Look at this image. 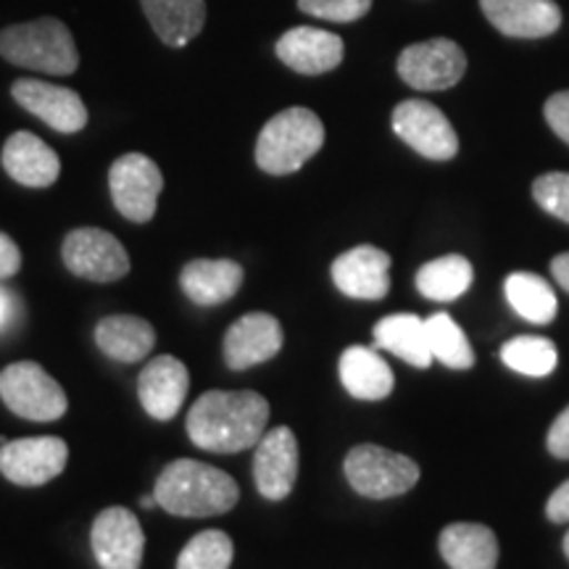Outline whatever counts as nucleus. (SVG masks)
I'll return each instance as SVG.
<instances>
[{"label": "nucleus", "mask_w": 569, "mask_h": 569, "mask_svg": "<svg viewBox=\"0 0 569 569\" xmlns=\"http://www.w3.org/2000/svg\"><path fill=\"white\" fill-rule=\"evenodd\" d=\"M269 403L253 390H209L188 411V436L211 453H240L267 432Z\"/></svg>", "instance_id": "1"}, {"label": "nucleus", "mask_w": 569, "mask_h": 569, "mask_svg": "<svg viewBox=\"0 0 569 569\" xmlns=\"http://www.w3.org/2000/svg\"><path fill=\"white\" fill-rule=\"evenodd\" d=\"M156 503L174 517L203 519L230 511L240 498V488L219 467L196 459H177L163 467L153 488Z\"/></svg>", "instance_id": "2"}, {"label": "nucleus", "mask_w": 569, "mask_h": 569, "mask_svg": "<svg viewBox=\"0 0 569 569\" xmlns=\"http://www.w3.org/2000/svg\"><path fill=\"white\" fill-rule=\"evenodd\" d=\"M325 146V124L315 111L293 106L269 119L256 140V163L267 174H293Z\"/></svg>", "instance_id": "3"}, {"label": "nucleus", "mask_w": 569, "mask_h": 569, "mask_svg": "<svg viewBox=\"0 0 569 569\" xmlns=\"http://www.w3.org/2000/svg\"><path fill=\"white\" fill-rule=\"evenodd\" d=\"M0 56L17 67L42 74H74L80 67V51L69 27L59 19H34L6 27L0 32Z\"/></svg>", "instance_id": "4"}, {"label": "nucleus", "mask_w": 569, "mask_h": 569, "mask_svg": "<svg viewBox=\"0 0 569 569\" xmlns=\"http://www.w3.org/2000/svg\"><path fill=\"white\" fill-rule=\"evenodd\" d=\"M0 398L30 422H56L69 409L63 388L34 361H13L0 372Z\"/></svg>", "instance_id": "5"}, {"label": "nucleus", "mask_w": 569, "mask_h": 569, "mask_svg": "<svg viewBox=\"0 0 569 569\" xmlns=\"http://www.w3.org/2000/svg\"><path fill=\"white\" fill-rule=\"evenodd\" d=\"M343 469L356 493L367 498L403 496L419 480V467L415 459L369 443L351 448Z\"/></svg>", "instance_id": "6"}, {"label": "nucleus", "mask_w": 569, "mask_h": 569, "mask_svg": "<svg viewBox=\"0 0 569 569\" xmlns=\"http://www.w3.org/2000/svg\"><path fill=\"white\" fill-rule=\"evenodd\" d=\"M111 201L124 219L146 224L156 217V206L163 190L159 163L146 153H124L109 169Z\"/></svg>", "instance_id": "7"}, {"label": "nucleus", "mask_w": 569, "mask_h": 569, "mask_svg": "<svg viewBox=\"0 0 569 569\" xmlns=\"http://www.w3.org/2000/svg\"><path fill=\"white\" fill-rule=\"evenodd\" d=\"M61 259L71 274L90 282H117L130 274V253L111 232L80 227L63 238Z\"/></svg>", "instance_id": "8"}, {"label": "nucleus", "mask_w": 569, "mask_h": 569, "mask_svg": "<svg viewBox=\"0 0 569 569\" xmlns=\"http://www.w3.org/2000/svg\"><path fill=\"white\" fill-rule=\"evenodd\" d=\"M467 71V56L453 40L432 38L403 48L398 56V74L415 90H448Z\"/></svg>", "instance_id": "9"}, {"label": "nucleus", "mask_w": 569, "mask_h": 569, "mask_svg": "<svg viewBox=\"0 0 569 569\" xmlns=\"http://www.w3.org/2000/svg\"><path fill=\"white\" fill-rule=\"evenodd\" d=\"M69 446L56 436L19 438L0 446V472L21 488H38L59 478L67 467Z\"/></svg>", "instance_id": "10"}, {"label": "nucleus", "mask_w": 569, "mask_h": 569, "mask_svg": "<svg viewBox=\"0 0 569 569\" xmlns=\"http://www.w3.org/2000/svg\"><path fill=\"white\" fill-rule=\"evenodd\" d=\"M393 132L425 159L448 161L459 153V138L446 113L417 98L396 106Z\"/></svg>", "instance_id": "11"}, {"label": "nucleus", "mask_w": 569, "mask_h": 569, "mask_svg": "<svg viewBox=\"0 0 569 569\" xmlns=\"http://www.w3.org/2000/svg\"><path fill=\"white\" fill-rule=\"evenodd\" d=\"M90 543L101 569H140L146 532L130 509L109 507L92 522Z\"/></svg>", "instance_id": "12"}, {"label": "nucleus", "mask_w": 569, "mask_h": 569, "mask_svg": "<svg viewBox=\"0 0 569 569\" xmlns=\"http://www.w3.org/2000/svg\"><path fill=\"white\" fill-rule=\"evenodd\" d=\"M253 480L259 493L269 501L290 496L298 480V440L290 427H272L256 443Z\"/></svg>", "instance_id": "13"}, {"label": "nucleus", "mask_w": 569, "mask_h": 569, "mask_svg": "<svg viewBox=\"0 0 569 569\" xmlns=\"http://www.w3.org/2000/svg\"><path fill=\"white\" fill-rule=\"evenodd\" d=\"M11 96L21 109L34 113L40 122H46L56 132L74 134L88 124V106L74 90L61 88V84L17 80L11 84Z\"/></svg>", "instance_id": "14"}, {"label": "nucleus", "mask_w": 569, "mask_h": 569, "mask_svg": "<svg viewBox=\"0 0 569 569\" xmlns=\"http://www.w3.org/2000/svg\"><path fill=\"white\" fill-rule=\"evenodd\" d=\"M338 290L356 301H380L390 290V256L382 248L356 246L332 261Z\"/></svg>", "instance_id": "15"}, {"label": "nucleus", "mask_w": 569, "mask_h": 569, "mask_svg": "<svg viewBox=\"0 0 569 569\" xmlns=\"http://www.w3.org/2000/svg\"><path fill=\"white\" fill-rule=\"evenodd\" d=\"M190 390L188 367L177 356H156L138 377L142 409L159 422H169L182 409Z\"/></svg>", "instance_id": "16"}, {"label": "nucleus", "mask_w": 569, "mask_h": 569, "mask_svg": "<svg viewBox=\"0 0 569 569\" xmlns=\"http://www.w3.org/2000/svg\"><path fill=\"white\" fill-rule=\"evenodd\" d=\"M282 348V327L272 315L253 311L240 317L224 336V361L227 367L240 372L256 365L274 359Z\"/></svg>", "instance_id": "17"}, {"label": "nucleus", "mask_w": 569, "mask_h": 569, "mask_svg": "<svg viewBox=\"0 0 569 569\" xmlns=\"http://www.w3.org/2000/svg\"><path fill=\"white\" fill-rule=\"evenodd\" d=\"M490 24L507 38H549L561 27V9L553 0H480Z\"/></svg>", "instance_id": "18"}, {"label": "nucleus", "mask_w": 569, "mask_h": 569, "mask_svg": "<svg viewBox=\"0 0 569 569\" xmlns=\"http://www.w3.org/2000/svg\"><path fill=\"white\" fill-rule=\"evenodd\" d=\"M277 59L298 74H327L343 61V40L317 27H296L277 40Z\"/></svg>", "instance_id": "19"}, {"label": "nucleus", "mask_w": 569, "mask_h": 569, "mask_svg": "<svg viewBox=\"0 0 569 569\" xmlns=\"http://www.w3.org/2000/svg\"><path fill=\"white\" fill-rule=\"evenodd\" d=\"M0 161L6 174L24 188H51L61 174L59 153L32 132H13L6 140Z\"/></svg>", "instance_id": "20"}, {"label": "nucleus", "mask_w": 569, "mask_h": 569, "mask_svg": "<svg viewBox=\"0 0 569 569\" xmlns=\"http://www.w3.org/2000/svg\"><path fill=\"white\" fill-rule=\"evenodd\" d=\"M243 267L230 259H196L180 274L182 293L198 306H219L238 293L243 284Z\"/></svg>", "instance_id": "21"}, {"label": "nucleus", "mask_w": 569, "mask_h": 569, "mask_svg": "<svg viewBox=\"0 0 569 569\" xmlns=\"http://www.w3.org/2000/svg\"><path fill=\"white\" fill-rule=\"evenodd\" d=\"M340 380L359 401H382L396 386L393 369L375 348L351 346L340 356Z\"/></svg>", "instance_id": "22"}, {"label": "nucleus", "mask_w": 569, "mask_h": 569, "mask_svg": "<svg viewBox=\"0 0 569 569\" xmlns=\"http://www.w3.org/2000/svg\"><path fill=\"white\" fill-rule=\"evenodd\" d=\"M96 343L103 356L119 361V365H134L142 361L156 346V330L148 319L132 315L103 317L96 327Z\"/></svg>", "instance_id": "23"}, {"label": "nucleus", "mask_w": 569, "mask_h": 569, "mask_svg": "<svg viewBox=\"0 0 569 569\" xmlns=\"http://www.w3.org/2000/svg\"><path fill=\"white\" fill-rule=\"evenodd\" d=\"M440 553L451 569H496L498 540L486 525L457 522L440 532Z\"/></svg>", "instance_id": "24"}, {"label": "nucleus", "mask_w": 569, "mask_h": 569, "mask_svg": "<svg viewBox=\"0 0 569 569\" xmlns=\"http://www.w3.org/2000/svg\"><path fill=\"white\" fill-rule=\"evenodd\" d=\"M161 42L172 48L188 46L206 24V0H140Z\"/></svg>", "instance_id": "25"}, {"label": "nucleus", "mask_w": 569, "mask_h": 569, "mask_svg": "<svg viewBox=\"0 0 569 569\" xmlns=\"http://www.w3.org/2000/svg\"><path fill=\"white\" fill-rule=\"evenodd\" d=\"M377 346L409 361L411 367L427 369L432 365L430 346H427L425 322L415 315H390L375 325Z\"/></svg>", "instance_id": "26"}, {"label": "nucleus", "mask_w": 569, "mask_h": 569, "mask_svg": "<svg viewBox=\"0 0 569 569\" xmlns=\"http://www.w3.org/2000/svg\"><path fill=\"white\" fill-rule=\"evenodd\" d=\"M507 298L511 309L528 322L546 325L557 317V293L543 277L532 272H515L507 277Z\"/></svg>", "instance_id": "27"}, {"label": "nucleus", "mask_w": 569, "mask_h": 569, "mask_svg": "<svg viewBox=\"0 0 569 569\" xmlns=\"http://www.w3.org/2000/svg\"><path fill=\"white\" fill-rule=\"evenodd\" d=\"M472 284V264L465 256H443L417 272L419 293L430 301H453Z\"/></svg>", "instance_id": "28"}, {"label": "nucleus", "mask_w": 569, "mask_h": 569, "mask_svg": "<svg viewBox=\"0 0 569 569\" xmlns=\"http://www.w3.org/2000/svg\"><path fill=\"white\" fill-rule=\"evenodd\" d=\"M425 332L432 359L443 361L451 369H469L475 365L472 346L467 343V336L448 315H432L425 319Z\"/></svg>", "instance_id": "29"}, {"label": "nucleus", "mask_w": 569, "mask_h": 569, "mask_svg": "<svg viewBox=\"0 0 569 569\" xmlns=\"http://www.w3.org/2000/svg\"><path fill=\"white\" fill-rule=\"evenodd\" d=\"M501 359L509 369H515L519 375L528 377H546L557 369V346L546 338L536 336H522L509 340L507 346L501 348Z\"/></svg>", "instance_id": "30"}, {"label": "nucleus", "mask_w": 569, "mask_h": 569, "mask_svg": "<svg viewBox=\"0 0 569 569\" xmlns=\"http://www.w3.org/2000/svg\"><path fill=\"white\" fill-rule=\"evenodd\" d=\"M232 557V538L224 530H203L188 540L177 559V569H230Z\"/></svg>", "instance_id": "31"}, {"label": "nucleus", "mask_w": 569, "mask_h": 569, "mask_svg": "<svg viewBox=\"0 0 569 569\" xmlns=\"http://www.w3.org/2000/svg\"><path fill=\"white\" fill-rule=\"evenodd\" d=\"M532 198H536L540 209L551 217L561 219L569 224V174L567 172H549L540 174L532 182Z\"/></svg>", "instance_id": "32"}, {"label": "nucleus", "mask_w": 569, "mask_h": 569, "mask_svg": "<svg viewBox=\"0 0 569 569\" xmlns=\"http://www.w3.org/2000/svg\"><path fill=\"white\" fill-rule=\"evenodd\" d=\"M298 9L309 17L351 24L372 9V0H298Z\"/></svg>", "instance_id": "33"}, {"label": "nucleus", "mask_w": 569, "mask_h": 569, "mask_svg": "<svg viewBox=\"0 0 569 569\" xmlns=\"http://www.w3.org/2000/svg\"><path fill=\"white\" fill-rule=\"evenodd\" d=\"M543 113L551 130L569 146V90H561L557 96H551L543 106Z\"/></svg>", "instance_id": "34"}, {"label": "nucleus", "mask_w": 569, "mask_h": 569, "mask_svg": "<svg viewBox=\"0 0 569 569\" xmlns=\"http://www.w3.org/2000/svg\"><path fill=\"white\" fill-rule=\"evenodd\" d=\"M546 446L557 459H569V407L553 419Z\"/></svg>", "instance_id": "35"}, {"label": "nucleus", "mask_w": 569, "mask_h": 569, "mask_svg": "<svg viewBox=\"0 0 569 569\" xmlns=\"http://www.w3.org/2000/svg\"><path fill=\"white\" fill-rule=\"evenodd\" d=\"M21 269V251L6 232H0V280H11Z\"/></svg>", "instance_id": "36"}, {"label": "nucleus", "mask_w": 569, "mask_h": 569, "mask_svg": "<svg viewBox=\"0 0 569 569\" xmlns=\"http://www.w3.org/2000/svg\"><path fill=\"white\" fill-rule=\"evenodd\" d=\"M546 515H549L551 522L557 525L569 522V480L561 482V486L553 490L549 503H546Z\"/></svg>", "instance_id": "37"}, {"label": "nucleus", "mask_w": 569, "mask_h": 569, "mask_svg": "<svg viewBox=\"0 0 569 569\" xmlns=\"http://www.w3.org/2000/svg\"><path fill=\"white\" fill-rule=\"evenodd\" d=\"M17 317H19V298L0 284V332L9 330Z\"/></svg>", "instance_id": "38"}, {"label": "nucleus", "mask_w": 569, "mask_h": 569, "mask_svg": "<svg viewBox=\"0 0 569 569\" xmlns=\"http://www.w3.org/2000/svg\"><path fill=\"white\" fill-rule=\"evenodd\" d=\"M551 274L569 293V253H559L557 259L551 261Z\"/></svg>", "instance_id": "39"}, {"label": "nucleus", "mask_w": 569, "mask_h": 569, "mask_svg": "<svg viewBox=\"0 0 569 569\" xmlns=\"http://www.w3.org/2000/svg\"><path fill=\"white\" fill-rule=\"evenodd\" d=\"M140 507L142 509H153V507H159V503H156V496H142Z\"/></svg>", "instance_id": "40"}, {"label": "nucleus", "mask_w": 569, "mask_h": 569, "mask_svg": "<svg viewBox=\"0 0 569 569\" xmlns=\"http://www.w3.org/2000/svg\"><path fill=\"white\" fill-rule=\"evenodd\" d=\"M565 553H567V559H569V532L565 536Z\"/></svg>", "instance_id": "41"}, {"label": "nucleus", "mask_w": 569, "mask_h": 569, "mask_svg": "<svg viewBox=\"0 0 569 569\" xmlns=\"http://www.w3.org/2000/svg\"><path fill=\"white\" fill-rule=\"evenodd\" d=\"M3 443H9V438H6V436H0V446H3Z\"/></svg>", "instance_id": "42"}]
</instances>
